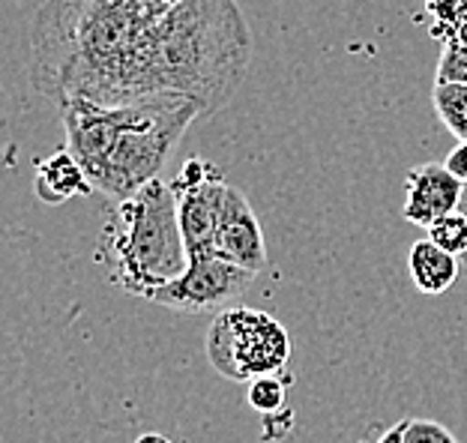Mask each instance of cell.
Segmentation results:
<instances>
[{
  "instance_id": "11",
  "label": "cell",
  "mask_w": 467,
  "mask_h": 443,
  "mask_svg": "<svg viewBox=\"0 0 467 443\" xmlns=\"http://www.w3.org/2000/svg\"><path fill=\"white\" fill-rule=\"evenodd\" d=\"M431 105L455 141H467V84H434Z\"/></svg>"
},
{
  "instance_id": "8",
  "label": "cell",
  "mask_w": 467,
  "mask_h": 443,
  "mask_svg": "<svg viewBox=\"0 0 467 443\" xmlns=\"http://www.w3.org/2000/svg\"><path fill=\"white\" fill-rule=\"evenodd\" d=\"M213 252L252 273H261L264 263H267V246H264L261 222L254 216L249 198L243 195V189L231 183L225 192V204H222Z\"/></svg>"
},
{
  "instance_id": "3",
  "label": "cell",
  "mask_w": 467,
  "mask_h": 443,
  "mask_svg": "<svg viewBox=\"0 0 467 443\" xmlns=\"http://www.w3.org/2000/svg\"><path fill=\"white\" fill-rule=\"evenodd\" d=\"M97 261L117 288L144 300L183 276L189 252L171 186L153 180L117 201L105 216Z\"/></svg>"
},
{
  "instance_id": "10",
  "label": "cell",
  "mask_w": 467,
  "mask_h": 443,
  "mask_svg": "<svg viewBox=\"0 0 467 443\" xmlns=\"http://www.w3.org/2000/svg\"><path fill=\"white\" fill-rule=\"evenodd\" d=\"M408 273L422 294H429V297H441V294H447L455 284V279H459L462 258L450 255L447 249H441L438 242H431L426 237V240H417L410 246Z\"/></svg>"
},
{
  "instance_id": "18",
  "label": "cell",
  "mask_w": 467,
  "mask_h": 443,
  "mask_svg": "<svg viewBox=\"0 0 467 443\" xmlns=\"http://www.w3.org/2000/svg\"><path fill=\"white\" fill-rule=\"evenodd\" d=\"M135 443H171V438H165V435H141Z\"/></svg>"
},
{
  "instance_id": "16",
  "label": "cell",
  "mask_w": 467,
  "mask_h": 443,
  "mask_svg": "<svg viewBox=\"0 0 467 443\" xmlns=\"http://www.w3.org/2000/svg\"><path fill=\"white\" fill-rule=\"evenodd\" d=\"M447 168L459 177V180L467 183V141H459V147H452L447 156Z\"/></svg>"
},
{
  "instance_id": "12",
  "label": "cell",
  "mask_w": 467,
  "mask_h": 443,
  "mask_svg": "<svg viewBox=\"0 0 467 443\" xmlns=\"http://www.w3.org/2000/svg\"><path fill=\"white\" fill-rule=\"evenodd\" d=\"M467 84V25H462L447 39V48L438 60V81L434 84Z\"/></svg>"
},
{
  "instance_id": "17",
  "label": "cell",
  "mask_w": 467,
  "mask_h": 443,
  "mask_svg": "<svg viewBox=\"0 0 467 443\" xmlns=\"http://www.w3.org/2000/svg\"><path fill=\"white\" fill-rule=\"evenodd\" d=\"M405 428H408V419H401V423H396L389 431H384V435H380V440H378V443H408Z\"/></svg>"
},
{
  "instance_id": "6",
  "label": "cell",
  "mask_w": 467,
  "mask_h": 443,
  "mask_svg": "<svg viewBox=\"0 0 467 443\" xmlns=\"http://www.w3.org/2000/svg\"><path fill=\"white\" fill-rule=\"evenodd\" d=\"M168 186H171V192L177 198L180 231H183L189 258L213 252L222 204H225V192H228V183L222 171L213 162L192 156Z\"/></svg>"
},
{
  "instance_id": "13",
  "label": "cell",
  "mask_w": 467,
  "mask_h": 443,
  "mask_svg": "<svg viewBox=\"0 0 467 443\" xmlns=\"http://www.w3.org/2000/svg\"><path fill=\"white\" fill-rule=\"evenodd\" d=\"M249 405L258 410L261 417H275L285 410V381L279 375H261L249 381L246 389Z\"/></svg>"
},
{
  "instance_id": "1",
  "label": "cell",
  "mask_w": 467,
  "mask_h": 443,
  "mask_svg": "<svg viewBox=\"0 0 467 443\" xmlns=\"http://www.w3.org/2000/svg\"><path fill=\"white\" fill-rule=\"evenodd\" d=\"M252 63L237 0H46L27 76L51 102H195L216 114Z\"/></svg>"
},
{
  "instance_id": "14",
  "label": "cell",
  "mask_w": 467,
  "mask_h": 443,
  "mask_svg": "<svg viewBox=\"0 0 467 443\" xmlns=\"http://www.w3.org/2000/svg\"><path fill=\"white\" fill-rule=\"evenodd\" d=\"M429 231V240L431 242H438L441 249H447L450 255L455 258H464L467 255V216L464 213H450V216H443L434 222Z\"/></svg>"
},
{
  "instance_id": "2",
  "label": "cell",
  "mask_w": 467,
  "mask_h": 443,
  "mask_svg": "<svg viewBox=\"0 0 467 443\" xmlns=\"http://www.w3.org/2000/svg\"><path fill=\"white\" fill-rule=\"evenodd\" d=\"M67 150L88 171L97 192L123 201L159 180L174 147L198 118L195 102L99 105L69 99L60 105Z\"/></svg>"
},
{
  "instance_id": "7",
  "label": "cell",
  "mask_w": 467,
  "mask_h": 443,
  "mask_svg": "<svg viewBox=\"0 0 467 443\" xmlns=\"http://www.w3.org/2000/svg\"><path fill=\"white\" fill-rule=\"evenodd\" d=\"M464 180H459L447 162L413 165L405 174V207L401 213L417 228H431L434 222L459 210Z\"/></svg>"
},
{
  "instance_id": "9",
  "label": "cell",
  "mask_w": 467,
  "mask_h": 443,
  "mask_svg": "<svg viewBox=\"0 0 467 443\" xmlns=\"http://www.w3.org/2000/svg\"><path fill=\"white\" fill-rule=\"evenodd\" d=\"M34 192H36V198L42 204L57 207V204L72 201V198L93 195V192H97V186L90 183L88 171L78 165L76 156L63 147V150H57L55 156H48V160H42L36 165Z\"/></svg>"
},
{
  "instance_id": "20",
  "label": "cell",
  "mask_w": 467,
  "mask_h": 443,
  "mask_svg": "<svg viewBox=\"0 0 467 443\" xmlns=\"http://www.w3.org/2000/svg\"><path fill=\"white\" fill-rule=\"evenodd\" d=\"M431 4H434V0H429V6H431Z\"/></svg>"
},
{
  "instance_id": "15",
  "label": "cell",
  "mask_w": 467,
  "mask_h": 443,
  "mask_svg": "<svg viewBox=\"0 0 467 443\" xmlns=\"http://www.w3.org/2000/svg\"><path fill=\"white\" fill-rule=\"evenodd\" d=\"M408 443H459L455 435L441 423H434V419H408Z\"/></svg>"
},
{
  "instance_id": "19",
  "label": "cell",
  "mask_w": 467,
  "mask_h": 443,
  "mask_svg": "<svg viewBox=\"0 0 467 443\" xmlns=\"http://www.w3.org/2000/svg\"><path fill=\"white\" fill-rule=\"evenodd\" d=\"M459 213H464V216H467V183H464V195H462V204H459ZM462 267L467 270V255L462 258Z\"/></svg>"
},
{
  "instance_id": "4",
  "label": "cell",
  "mask_w": 467,
  "mask_h": 443,
  "mask_svg": "<svg viewBox=\"0 0 467 443\" xmlns=\"http://www.w3.org/2000/svg\"><path fill=\"white\" fill-rule=\"evenodd\" d=\"M204 351L222 377L249 384L261 375H279L288 366L291 339L273 314L234 305L210 324Z\"/></svg>"
},
{
  "instance_id": "5",
  "label": "cell",
  "mask_w": 467,
  "mask_h": 443,
  "mask_svg": "<svg viewBox=\"0 0 467 443\" xmlns=\"http://www.w3.org/2000/svg\"><path fill=\"white\" fill-rule=\"evenodd\" d=\"M254 276L258 273L237 267V263L225 261L216 252H204V255L189 258L183 276H177L165 288H159L150 303H159L165 309L183 314H219L240 303Z\"/></svg>"
}]
</instances>
